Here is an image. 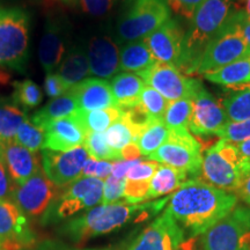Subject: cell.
<instances>
[{"label":"cell","instance_id":"obj_52","mask_svg":"<svg viewBox=\"0 0 250 250\" xmlns=\"http://www.w3.org/2000/svg\"><path fill=\"white\" fill-rule=\"evenodd\" d=\"M142 155L139 146L137 145V143H130L129 145H126L123 149H121V156L122 160L124 161H133L138 160L139 156Z\"/></svg>","mask_w":250,"mask_h":250},{"label":"cell","instance_id":"obj_54","mask_svg":"<svg viewBox=\"0 0 250 250\" xmlns=\"http://www.w3.org/2000/svg\"><path fill=\"white\" fill-rule=\"evenodd\" d=\"M237 148H239L240 153L243 158L250 159V138L243 140V142L236 144Z\"/></svg>","mask_w":250,"mask_h":250},{"label":"cell","instance_id":"obj_6","mask_svg":"<svg viewBox=\"0 0 250 250\" xmlns=\"http://www.w3.org/2000/svg\"><path fill=\"white\" fill-rule=\"evenodd\" d=\"M247 58H250V48L229 17L217 35L205 46L196 74L205 76Z\"/></svg>","mask_w":250,"mask_h":250},{"label":"cell","instance_id":"obj_5","mask_svg":"<svg viewBox=\"0 0 250 250\" xmlns=\"http://www.w3.org/2000/svg\"><path fill=\"white\" fill-rule=\"evenodd\" d=\"M170 19L166 0H126L117 31L126 42L142 40Z\"/></svg>","mask_w":250,"mask_h":250},{"label":"cell","instance_id":"obj_27","mask_svg":"<svg viewBox=\"0 0 250 250\" xmlns=\"http://www.w3.org/2000/svg\"><path fill=\"white\" fill-rule=\"evenodd\" d=\"M90 73L87 54L80 48H74L66 56L59 67L58 76L62 78L68 90L81 83Z\"/></svg>","mask_w":250,"mask_h":250},{"label":"cell","instance_id":"obj_39","mask_svg":"<svg viewBox=\"0 0 250 250\" xmlns=\"http://www.w3.org/2000/svg\"><path fill=\"white\" fill-rule=\"evenodd\" d=\"M108 145L116 152H121L125 146L133 142L132 133L129 127L122 121H118L111 125L104 132Z\"/></svg>","mask_w":250,"mask_h":250},{"label":"cell","instance_id":"obj_20","mask_svg":"<svg viewBox=\"0 0 250 250\" xmlns=\"http://www.w3.org/2000/svg\"><path fill=\"white\" fill-rule=\"evenodd\" d=\"M89 71L94 76L109 79L120 70V50L108 36L94 37L87 51Z\"/></svg>","mask_w":250,"mask_h":250},{"label":"cell","instance_id":"obj_33","mask_svg":"<svg viewBox=\"0 0 250 250\" xmlns=\"http://www.w3.org/2000/svg\"><path fill=\"white\" fill-rule=\"evenodd\" d=\"M168 132H169V130L167 129L164 121L152 122L136 142L137 145L139 146L142 155L148 158L161 145H164L168 138Z\"/></svg>","mask_w":250,"mask_h":250},{"label":"cell","instance_id":"obj_48","mask_svg":"<svg viewBox=\"0 0 250 250\" xmlns=\"http://www.w3.org/2000/svg\"><path fill=\"white\" fill-rule=\"evenodd\" d=\"M44 89L46 95L51 99H57L68 92L67 86L57 73H49L45 77Z\"/></svg>","mask_w":250,"mask_h":250},{"label":"cell","instance_id":"obj_56","mask_svg":"<svg viewBox=\"0 0 250 250\" xmlns=\"http://www.w3.org/2000/svg\"><path fill=\"white\" fill-rule=\"evenodd\" d=\"M241 250H250V241L247 242L246 245L242 247V249H241Z\"/></svg>","mask_w":250,"mask_h":250},{"label":"cell","instance_id":"obj_43","mask_svg":"<svg viewBox=\"0 0 250 250\" xmlns=\"http://www.w3.org/2000/svg\"><path fill=\"white\" fill-rule=\"evenodd\" d=\"M112 171V164L109 161H99L95 159H87L85 165H83V171H81V177H95V179L105 180L110 176Z\"/></svg>","mask_w":250,"mask_h":250},{"label":"cell","instance_id":"obj_37","mask_svg":"<svg viewBox=\"0 0 250 250\" xmlns=\"http://www.w3.org/2000/svg\"><path fill=\"white\" fill-rule=\"evenodd\" d=\"M122 117L121 121L129 127L131 133H132L133 142L136 143L137 139L142 136V133L149 126L152 122H154L149 117V115L144 108L142 103L133 105V107L121 109Z\"/></svg>","mask_w":250,"mask_h":250},{"label":"cell","instance_id":"obj_40","mask_svg":"<svg viewBox=\"0 0 250 250\" xmlns=\"http://www.w3.org/2000/svg\"><path fill=\"white\" fill-rule=\"evenodd\" d=\"M221 139L233 144H239L250 138V118L241 122H228L226 126L218 134Z\"/></svg>","mask_w":250,"mask_h":250},{"label":"cell","instance_id":"obj_59","mask_svg":"<svg viewBox=\"0 0 250 250\" xmlns=\"http://www.w3.org/2000/svg\"><path fill=\"white\" fill-rule=\"evenodd\" d=\"M100 250H109V249H100Z\"/></svg>","mask_w":250,"mask_h":250},{"label":"cell","instance_id":"obj_22","mask_svg":"<svg viewBox=\"0 0 250 250\" xmlns=\"http://www.w3.org/2000/svg\"><path fill=\"white\" fill-rule=\"evenodd\" d=\"M65 55V43L62 31L55 24H49L40 42L39 58L43 70L46 73L52 71L61 64Z\"/></svg>","mask_w":250,"mask_h":250},{"label":"cell","instance_id":"obj_18","mask_svg":"<svg viewBox=\"0 0 250 250\" xmlns=\"http://www.w3.org/2000/svg\"><path fill=\"white\" fill-rule=\"evenodd\" d=\"M44 148L56 152H66L85 143L87 131L74 115L50 122L44 126Z\"/></svg>","mask_w":250,"mask_h":250},{"label":"cell","instance_id":"obj_53","mask_svg":"<svg viewBox=\"0 0 250 250\" xmlns=\"http://www.w3.org/2000/svg\"><path fill=\"white\" fill-rule=\"evenodd\" d=\"M197 245H198V241L196 237H190V239L184 240L177 250H201Z\"/></svg>","mask_w":250,"mask_h":250},{"label":"cell","instance_id":"obj_58","mask_svg":"<svg viewBox=\"0 0 250 250\" xmlns=\"http://www.w3.org/2000/svg\"><path fill=\"white\" fill-rule=\"evenodd\" d=\"M64 1H66V2H70V1H73V0H64Z\"/></svg>","mask_w":250,"mask_h":250},{"label":"cell","instance_id":"obj_44","mask_svg":"<svg viewBox=\"0 0 250 250\" xmlns=\"http://www.w3.org/2000/svg\"><path fill=\"white\" fill-rule=\"evenodd\" d=\"M85 13L92 17H104L120 4L121 0H79Z\"/></svg>","mask_w":250,"mask_h":250},{"label":"cell","instance_id":"obj_17","mask_svg":"<svg viewBox=\"0 0 250 250\" xmlns=\"http://www.w3.org/2000/svg\"><path fill=\"white\" fill-rule=\"evenodd\" d=\"M35 241L26 214L15 203L0 201V246L2 250H19Z\"/></svg>","mask_w":250,"mask_h":250},{"label":"cell","instance_id":"obj_4","mask_svg":"<svg viewBox=\"0 0 250 250\" xmlns=\"http://www.w3.org/2000/svg\"><path fill=\"white\" fill-rule=\"evenodd\" d=\"M29 42V15L20 8L0 7V66L26 70Z\"/></svg>","mask_w":250,"mask_h":250},{"label":"cell","instance_id":"obj_16","mask_svg":"<svg viewBox=\"0 0 250 250\" xmlns=\"http://www.w3.org/2000/svg\"><path fill=\"white\" fill-rule=\"evenodd\" d=\"M192 100V112L189 129L196 136H218L228 122L226 111L208 90L203 88Z\"/></svg>","mask_w":250,"mask_h":250},{"label":"cell","instance_id":"obj_51","mask_svg":"<svg viewBox=\"0 0 250 250\" xmlns=\"http://www.w3.org/2000/svg\"><path fill=\"white\" fill-rule=\"evenodd\" d=\"M138 160H133V161H124V160H120V161H115L112 164V171L111 175L116 179H126L127 171L130 170L131 167H133L134 165L137 164Z\"/></svg>","mask_w":250,"mask_h":250},{"label":"cell","instance_id":"obj_13","mask_svg":"<svg viewBox=\"0 0 250 250\" xmlns=\"http://www.w3.org/2000/svg\"><path fill=\"white\" fill-rule=\"evenodd\" d=\"M184 240L186 233L166 210L136 237L129 250H177Z\"/></svg>","mask_w":250,"mask_h":250},{"label":"cell","instance_id":"obj_28","mask_svg":"<svg viewBox=\"0 0 250 250\" xmlns=\"http://www.w3.org/2000/svg\"><path fill=\"white\" fill-rule=\"evenodd\" d=\"M204 78L213 83L226 86L228 89L250 83V58L232 62L220 70L205 74Z\"/></svg>","mask_w":250,"mask_h":250},{"label":"cell","instance_id":"obj_46","mask_svg":"<svg viewBox=\"0 0 250 250\" xmlns=\"http://www.w3.org/2000/svg\"><path fill=\"white\" fill-rule=\"evenodd\" d=\"M204 0H166L168 7L180 17L191 19L196 9Z\"/></svg>","mask_w":250,"mask_h":250},{"label":"cell","instance_id":"obj_49","mask_svg":"<svg viewBox=\"0 0 250 250\" xmlns=\"http://www.w3.org/2000/svg\"><path fill=\"white\" fill-rule=\"evenodd\" d=\"M230 19L235 23L237 29L241 33L243 39L246 40L247 44L250 48V19L248 18V15L246 14L245 11H236L233 12Z\"/></svg>","mask_w":250,"mask_h":250},{"label":"cell","instance_id":"obj_30","mask_svg":"<svg viewBox=\"0 0 250 250\" xmlns=\"http://www.w3.org/2000/svg\"><path fill=\"white\" fill-rule=\"evenodd\" d=\"M26 120V114L18 104L0 99V143L14 142L19 126Z\"/></svg>","mask_w":250,"mask_h":250},{"label":"cell","instance_id":"obj_36","mask_svg":"<svg viewBox=\"0 0 250 250\" xmlns=\"http://www.w3.org/2000/svg\"><path fill=\"white\" fill-rule=\"evenodd\" d=\"M14 140L24 148L29 149L30 152L37 153L40 149L44 148L45 130L37 126L27 118L19 126Z\"/></svg>","mask_w":250,"mask_h":250},{"label":"cell","instance_id":"obj_19","mask_svg":"<svg viewBox=\"0 0 250 250\" xmlns=\"http://www.w3.org/2000/svg\"><path fill=\"white\" fill-rule=\"evenodd\" d=\"M70 92L76 98L78 109L80 110L92 111L117 108L110 83L99 78H88L83 80L72 87Z\"/></svg>","mask_w":250,"mask_h":250},{"label":"cell","instance_id":"obj_50","mask_svg":"<svg viewBox=\"0 0 250 250\" xmlns=\"http://www.w3.org/2000/svg\"><path fill=\"white\" fill-rule=\"evenodd\" d=\"M14 188L12 187L4 160L0 158V201H8L13 193Z\"/></svg>","mask_w":250,"mask_h":250},{"label":"cell","instance_id":"obj_29","mask_svg":"<svg viewBox=\"0 0 250 250\" xmlns=\"http://www.w3.org/2000/svg\"><path fill=\"white\" fill-rule=\"evenodd\" d=\"M74 116L87 132H105L112 124L121 121L122 110L120 108L101 109V110H78L74 112Z\"/></svg>","mask_w":250,"mask_h":250},{"label":"cell","instance_id":"obj_21","mask_svg":"<svg viewBox=\"0 0 250 250\" xmlns=\"http://www.w3.org/2000/svg\"><path fill=\"white\" fill-rule=\"evenodd\" d=\"M2 160L17 186H22L40 171V159L17 142L2 144Z\"/></svg>","mask_w":250,"mask_h":250},{"label":"cell","instance_id":"obj_9","mask_svg":"<svg viewBox=\"0 0 250 250\" xmlns=\"http://www.w3.org/2000/svg\"><path fill=\"white\" fill-rule=\"evenodd\" d=\"M250 241V208L236 206L203 234V250H241Z\"/></svg>","mask_w":250,"mask_h":250},{"label":"cell","instance_id":"obj_14","mask_svg":"<svg viewBox=\"0 0 250 250\" xmlns=\"http://www.w3.org/2000/svg\"><path fill=\"white\" fill-rule=\"evenodd\" d=\"M88 158V153L83 146L66 152L43 149V171L48 179L57 187L68 186L80 179L83 165Z\"/></svg>","mask_w":250,"mask_h":250},{"label":"cell","instance_id":"obj_57","mask_svg":"<svg viewBox=\"0 0 250 250\" xmlns=\"http://www.w3.org/2000/svg\"><path fill=\"white\" fill-rule=\"evenodd\" d=\"M0 158L2 159V144L0 143Z\"/></svg>","mask_w":250,"mask_h":250},{"label":"cell","instance_id":"obj_24","mask_svg":"<svg viewBox=\"0 0 250 250\" xmlns=\"http://www.w3.org/2000/svg\"><path fill=\"white\" fill-rule=\"evenodd\" d=\"M155 62V58L144 39L127 43L120 52V68L123 71L139 74L152 67Z\"/></svg>","mask_w":250,"mask_h":250},{"label":"cell","instance_id":"obj_55","mask_svg":"<svg viewBox=\"0 0 250 250\" xmlns=\"http://www.w3.org/2000/svg\"><path fill=\"white\" fill-rule=\"evenodd\" d=\"M245 4H246V14L248 15V18L250 19V0H245Z\"/></svg>","mask_w":250,"mask_h":250},{"label":"cell","instance_id":"obj_35","mask_svg":"<svg viewBox=\"0 0 250 250\" xmlns=\"http://www.w3.org/2000/svg\"><path fill=\"white\" fill-rule=\"evenodd\" d=\"M14 93L12 101L15 104L22 107L24 110L36 108L42 102L43 93L35 83L27 79L23 81H15L13 83Z\"/></svg>","mask_w":250,"mask_h":250},{"label":"cell","instance_id":"obj_42","mask_svg":"<svg viewBox=\"0 0 250 250\" xmlns=\"http://www.w3.org/2000/svg\"><path fill=\"white\" fill-rule=\"evenodd\" d=\"M125 180L126 179H116L112 175L108 176L103 184V196H102V204H114L118 203V201L123 197Z\"/></svg>","mask_w":250,"mask_h":250},{"label":"cell","instance_id":"obj_8","mask_svg":"<svg viewBox=\"0 0 250 250\" xmlns=\"http://www.w3.org/2000/svg\"><path fill=\"white\" fill-rule=\"evenodd\" d=\"M148 159L186 171L189 176L197 177L201 173L203 164L202 146L188 129L169 130L164 145L149 155Z\"/></svg>","mask_w":250,"mask_h":250},{"label":"cell","instance_id":"obj_11","mask_svg":"<svg viewBox=\"0 0 250 250\" xmlns=\"http://www.w3.org/2000/svg\"><path fill=\"white\" fill-rule=\"evenodd\" d=\"M58 193L59 187L41 169L22 186L14 187L12 198L24 214L36 217L50 210L58 199Z\"/></svg>","mask_w":250,"mask_h":250},{"label":"cell","instance_id":"obj_2","mask_svg":"<svg viewBox=\"0 0 250 250\" xmlns=\"http://www.w3.org/2000/svg\"><path fill=\"white\" fill-rule=\"evenodd\" d=\"M168 199L144 204H129L118 202L108 205H98L83 215L72 219L62 227V233L74 242H85L90 237L103 235L123 227L136 215L146 214L147 211L158 213L167 204Z\"/></svg>","mask_w":250,"mask_h":250},{"label":"cell","instance_id":"obj_47","mask_svg":"<svg viewBox=\"0 0 250 250\" xmlns=\"http://www.w3.org/2000/svg\"><path fill=\"white\" fill-rule=\"evenodd\" d=\"M235 192L246 204L250 206V159L243 158L241 164V176Z\"/></svg>","mask_w":250,"mask_h":250},{"label":"cell","instance_id":"obj_38","mask_svg":"<svg viewBox=\"0 0 250 250\" xmlns=\"http://www.w3.org/2000/svg\"><path fill=\"white\" fill-rule=\"evenodd\" d=\"M140 103L144 105L153 121L164 120L166 110L169 105L168 100H166L160 93L149 86L144 87L142 96H140Z\"/></svg>","mask_w":250,"mask_h":250},{"label":"cell","instance_id":"obj_3","mask_svg":"<svg viewBox=\"0 0 250 250\" xmlns=\"http://www.w3.org/2000/svg\"><path fill=\"white\" fill-rule=\"evenodd\" d=\"M232 13V0H204L198 6L184 36L183 57L177 70L186 76L196 74L205 46L217 35Z\"/></svg>","mask_w":250,"mask_h":250},{"label":"cell","instance_id":"obj_45","mask_svg":"<svg viewBox=\"0 0 250 250\" xmlns=\"http://www.w3.org/2000/svg\"><path fill=\"white\" fill-rule=\"evenodd\" d=\"M160 164L156 161H142L139 160L133 167L127 171L126 180L130 181H151L153 175L155 174L156 169Z\"/></svg>","mask_w":250,"mask_h":250},{"label":"cell","instance_id":"obj_23","mask_svg":"<svg viewBox=\"0 0 250 250\" xmlns=\"http://www.w3.org/2000/svg\"><path fill=\"white\" fill-rule=\"evenodd\" d=\"M110 86L117 108L126 109L140 102V96L146 83L137 74L125 72L112 78Z\"/></svg>","mask_w":250,"mask_h":250},{"label":"cell","instance_id":"obj_41","mask_svg":"<svg viewBox=\"0 0 250 250\" xmlns=\"http://www.w3.org/2000/svg\"><path fill=\"white\" fill-rule=\"evenodd\" d=\"M151 181H130L125 180V188L123 197L125 202L129 204H138V203L147 201V195Z\"/></svg>","mask_w":250,"mask_h":250},{"label":"cell","instance_id":"obj_34","mask_svg":"<svg viewBox=\"0 0 250 250\" xmlns=\"http://www.w3.org/2000/svg\"><path fill=\"white\" fill-rule=\"evenodd\" d=\"M83 147L90 158L99 161H120L122 160L121 152L114 151L108 145L104 133L87 132Z\"/></svg>","mask_w":250,"mask_h":250},{"label":"cell","instance_id":"obj_7","mask_svg":"<svg viewBox=\"0 0 250 250\" xmlns=\"http://www.w3.org/2000/svg\"><path fill=\"white\" fill-rule=\"evenodd\" d=\"M243 156L235 144L220 139L205 153L202 175L206 183L226 191H235L241 176Z\"/></svg>","mask_w":250,"mask_h":250},{"label":"cell","instance_id":"obj_12","mask_svg":"<svg viewBox=\"0 0 250 250\" xmlns=\"http://www.w3.org/2000/svg\"><path fill=\"white\" fill-rule=\"evenodd\" d=\"M102 180L95 177H80L59 196L56 201L55 215L64 219L83 210L98 206L102 202L103 196Z\"/></svg>","mask_w":250,"mask_h":250},{"label":"cell","instance_id":"obj_60","mask_svg":"<svg viewBox=\"0 0 250 250\" xmlns=\"http://www.w3.org/2000/svg\"><path fill=\"white\" fill-rule=\"evenodd\" d=\"M0 250H2V249H1V246H0Z\"/></svg>","mask_w":250,"mask_h":250},{"label":"cell","instance_id":"obj_32","mask_svg":"<svg viewBox=\"0 0 250 250\" xmlns=\"http://www.w3.org/2000/svg\"><path fill=\"white\" fill-rule=\"evenodd\" d=\"M192 112V100L181 99L169 102L164 116V123L168 130L189 129Z\"/></svg>","mask_w":250,"mask_h":250},{"label":"cell","instance_id":"obj_10","mask_svg":"<svg viewBox=\"0 0 250 250\" xmlns=\"http://www.w3.org/2000/svg\"><path fill=\"white\" fill-rule=\"evenodd\" d=\"M138 76L146 85L160 93L169 102L193 99L204 88L201 81L186 76L173 65L166 62H156L152 67Z\"/></svg>","mask_w":250,"mask_h":250},{"label":"cell","instance_id":"obj_31","mask_svg":"<svg viewBox=\"0 0 250 250\" xmlns=\"http://www.w3.org/2000/svg\"><path fill=\"white\" fill-rule=\"evenodd\" d=\"M229 122H241L250 118V86L240 90H232L221 100Z\"/></svg>","mask_w":250,"mask_h":250},{"label":"cell","instance_id":"obj_25","mask_svg":"<svg viewBox=\"0 0 250 250\" xmlns=\"http://www.w3.org/2000/svg\"><path fill=\"white\" fill-rule=\"evenodd\" d=\"M188 176L189 175L186 171L175 169L169 166L160 165L149 182L147 201L177 191L187 182Z\"/></svg>","mask_w":250,"mask_h":250},{"label":"cell","instance_id":"obj_1","mask_svg":"<svg viewBox=\"0 0 250 250\" xmlns=\"http://www.w3.org/2000/svg\"><path fill=\"white\" fill-rule=\"evenodd\" d=\"M237 196L199 179L188 180L168 199L167 210L183 232L196 237L234 210Z\"/></svg>","mask_w":250,"mask_h":250},{"label":"cell","instance_id":"obj_15","mask_svg":"<svg viewBox=\"0 0 250 250\" xmlns=\"http://www.w3.org/2000/svg\"><path fill=\"white\" fill-rule=\"evenodd\" d=\"M184 36L186 34L176 20L169 19L152 34L144 37V41L156 62L170 64L179 68L183 57Z\"/></svg>","mask_w":250,"mask_h":250},{"label":"cell","instance_id":"obj_26","mask_svg":"<svg viewBox=\"0 0 250 250\" xmlns=\"http://www.w3.org/2000/svg\"><path fill=\"white\" fill-rule=\"evenodd\" d=\"M78 110V103L70 90L57 99H52L44 108L36 111L31 117V122L37 126L44 129L50 122L71 116Z\"/></svg>","mask_w":250,"mask_h":250}]
</instances>
